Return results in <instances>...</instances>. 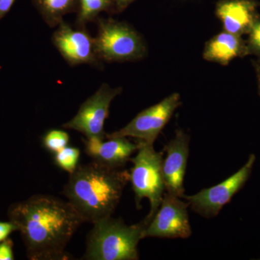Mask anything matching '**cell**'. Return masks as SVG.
<instances>
[{
	"mask_svg": "<svg viewBox=\"0 0 260 260\" xmlns=\"http://www.w3.org/2000/svg\"><path fill=\"white\" fill-rule=\"evenodd\" d=\"M14 259L13 242L8 238L6 240L0 242V260Z\"/></svg>",
	"mask_w": 260,
	"mask_h": 260,
	"instance_id": "20",
	"label": "cell"
},
{
	"mask_svg": "<svg viewBox=\"0 0 260 260\" xmlns=\"http://www.w3.org/2000/svg\"><path fill=\"white\" fill-rule=\"evenodd\" d=\"M181 104L180 94H171L158 104L142 111L124 127L106 135V138H133L153 145Z\"/></svg>",
	"mask_w": 260,
	"mask_h": 260,
	"instance_id": "7",
	"label": "cell"
},
{
	"mask_svg": "<svg viewBox=\"0 0 260 260\" xmlns=\"http://www.w3.org/2000/svg\"><path fill=\"white\" fill-rule=\"evenodd\" d=\"M80 156L79 149L75 147L66 146L55 153L54 162L57 167L71 174L78 167Z\"/></svg>",
	"mask_w": 260,
	"mask_h": 260,
	"instance_id": "17",
	"label": "cell"
},
{
	"mask_svg": "<svg viewBox=\"0 0 260 260\" xmlns=\"http://www.w3.org/2000/svg\"><path fill=\"white\" fill-rule=\"evenodd\" d=\"M246 40L248 55L256 56L260 59V14L256 17L247 34Z\"/></svg>",
	"mask_w": 260,
	"mask_h": 260,
	"instance_id": "19",
	"label": "cell"
},
{
	"mask_svg": "<svg viewBox=\"0 0 260 260\" xmlns=\"http://www.w3.org/2000/svg\"><path fill=\"white\" fill-rule=\"evenodd\" d=\"M138 145L136 155L129 160L133 164L129 172V182L135 193L137 208H140L143 198L150 202V210L144 218L148 225L158 211L165 190L162 172L164 155L157 152L153 145L139 141Z\"/></svg>",
	"mask_w": 260,
	"mask_h": 260,
	"instance_id": "4",
	"label": "cell"
},
{
	"mask_svg": "<svg viewBox=\"0 0 260 260\" xmlns=\"http://www.w3.org/2000/svg\"><path fill=\"white\" fill-rule=\"evenodd\" d=\"M83 142L85 153L93 161L113 169H122L139 147L122 137L85 138Z\"/></svg>",
	"mask_w": 260,
	"mask_h": 260,
	"instance_id": "12",
	"label": "cell"
},
{
	"mask_svg": "<svg viewBox=\"0 0 260 260\" xmlns=\"http://www.w3.org/2000/svg\"><path fill=\"white\" fill-rule=\"evenodd\" d=\"M15 0H0V20L9 13Z\"/></svg>",
	"mask_w": 260,
	"mask_h": 260,
	"instance_id": "22",
	"label": "cell"
},
{
	"mask_svg": "<svg viewBox=\"0 0 260 260\" xmlns=\"http://www.w3.org/2000/svg\"><path fill=\"white\" fill-rule=\"evenodd\" d=\"M53 44L70 66L90 64L99 66L95 39L85 26H75L63 21L53 32Z\"/></svg>",
	"mask_w": 260,
	"mask_h": 260,
	"instance_id": "10",
	"label": "cell"
},
{
	"mask_svg": "<svg viewBox=\"0 0 260 260\" xmlns=\"http://www.w3.org/2000/svg\"><path fill=\"white\" fill-rule=\"evenodd\" d=\"M32 3L50 28L57 27L65 15L78 13L79 9L78 0H32Z\"/></svg>",
	"mask_w": 260,
	"mask_h": 260,
	"instance_id": "15",
	"label": "cell"
},
{
	"mask_svg": "<svg viewBox=\"0 0 260 260\" xmlns=\"http://www.w3.org/2000/svg\"><path fill=\"white\" fill-rule=\"evenodd\" d=\"M189 204L179 197L166 192L158 211L143 232V238L188 239L191 227L188 213Z\"/></svg>",
	"mask_w": 260,
	"mask_h": 260,
	"instance_id": "9",
	"label": "cell"
},
{
	"mask_svg": "<svg viewBox=\"0 0 260 260\" xmlns=\"http://www.w3.org/2000/svg\"><path fill=\"white\" fill-rule=\"evenodd\" d=\"M246 56H248L246 40L225 30L207 42L203 52L205 60L223 66H227L237 58Z\"/></svg>",
	"mask_w": 260,
	"mask_h": 260,
	"instance_id": "14",
	"label": "cell"
},
{
	"mask_svg": "<svg viewBox=\"0 0 260 260\" xmlns=\"http://www.w3.org/2000/svg\"><path fill=\"white\" fill-rule=\"evenodd\" d=\"M129 182V172L99 162L78 165L70 174L63 194L85 222L93 223L112 216L123 191Z\"/></svg>",
	"mask_w": 260,
	"mask_h": 260,
	"instance_id": "2",
	"label": "cell"
},
{
	"mask_svg": "<svg viewBox=\"0 0 260 260\" xmlns=\"http://www.w3.org/2000/svg\"><path fill=\"white\" fill-rule=\"evenodd\" d=\"M18 231L14 223L9 222L0 221V242L6 240L9 238L12 233Z\"/></svg>",
	"mask_w": 260,
	"mask_h": 260,
	"instance_id": "21",
	"label": "cell"
},
{
	"mask_svg": "<svg viewBox=\"0 0 260 260\" xmlns=\"http://www.w3.org/2000/svg\"><path fill=\"white\" fill-rule=\"evenodd\" d=\"M190 136L184 130H176L174 138L165 147L166 158L162 160V172L165 190L182 198L186 166L189 154Z\"/></svg>",
	"mask_w": 260,
	"mask_h": 260,
	"instance_id": "11",
	"label": "cell"
},
{
	"mask_svg": "<svg viewBox=\"0 0 260 260\" xmlns=\"http://www.w3.org/2000/svg\"><path fill=\"white\" fill-rule=\"evenodd\" d=\"M121 92V87L112 88L107 83H103L81 104L76 115L62 124V127L75 130L85 138H106L104 124L109 115L111 104Z\"/></svg>",
	"mask_w": 260,
	"mask_h": 260,
	"instance_id": "8",
	"label": "cell"
},
{
	"mask_svg": "<svg viewBox=\"0 0 260 260\" xmlns=\"http://www.w3.org/2000/svg\"><path fill=\"white\" fill-rule=\"evenodd\" d=\"M23 239L31 260L70 259L67 246L84 219L69 202L47 194H36L13 203L8 211Z\"/></svg>",
	"mask_w": 260,
	"mask_h": 260,
	"instance_id": "1",
	"label": "cell"
},
{
	"mask_svg": "<svg viewBox=\"0 0 260 260\" xmlns=\"http://www.w3.org/2000/svg\"><path fill=\"white\" fill-rule=\"evenodd\" d=\"M252 65L254 67V71L256 78V82H257L258 93L260 97V59L252 61Z\"/></svg>",
	"mask_w": 260,
	"mask_h": 260,
	"instance_id": "24",
	"label": "cell"
},
{
	"mask_svg": "<svg viewBox=\"0 0 260 260\" xmlns=\"http://www.w3.org/2000/svg\"><path fill=\"white\" fill-rule=\"evenodd\" d=\"M86 239L82 259L138 260V244L148 224L144 220L127 225L121 218L112 216L94 222Z\"/></svg>",
	"mask_w": 260,
	"mask_h": 260,
	"instance_id": "3",
	"label": "cell"
},
{
	"mask_svg": "<svg viewBox=\"0 0 260 260\" xmlns=\"http://www.w3.org/2000/svg\"><path fill=\"white\" fill-rule=\"evenodd\" d=\"M256 162V155L250 154L244 166L227 179L217 185L202 189L192 195L184 194L194 213L205 218H215L222 208L230 203L234 195L243 189L249 180Z\"/></svg>",
	"mask_w": 260,
	"mask_h": 260,
	"instance_id": "6",
	"label": "cell"
},
{
	"mask_svg": "<svg viewBox=\"0 0 260 260\" xmlns=\"http://www.w3.org/2000/svg\"><path fill=\"white\" fill-rule=\"evenodd\" d=\"M95 39L101 61L125 62L144 59L148 54L146 44L139 32L129 24L113 18H98Z\"/></svg>",
	"mask_w": 260,
	"mask_h": 260,
	"instance_id": "5",
	"label": "cell"
},
{
	"mask_svg": "<svg viewBox=\"0 0 260 260\" xmlns=\"http://www.w3.org/2000/svg\"><path fill=\"white\" fill-rule=\"evenodd\" d=\"M79 9L77 14L76 25L85 26L96 21L100 13H115L113 0H78Z\"/></svg>",
	"mask_w": 260,
	"mask_h": 260,
	"instance_id": "16",
	"label": "cell"
},
{
	"mask_svg": "<svg viewBox=\"0 0 260 260\" xmlns=\"http://www.w3.org/2000/svg\"><path fill=\"white\" fill-rule=\"evenodd\" d=\"M135 0H113L115 13H122Z\"/></svg>",
	"mask_w": 260,
	"mask_h": 260,
	"instance_id": "23",
	"label": "cell"
},
{
	"mask_svg": "<svg viewBox=\"0 0 260 260\" xmlns=\"http://www.w3.org/2000/svg\"><path fill=\"white\" fill-rule=\"evenodd\" d=\"M70 135L64 130L51 129L43 138V145L51 153L55 154L68 146Z\"/></svg>",
	"mask_w": 260,
	"mask_h": 260,
	"instance_id": "18",
	"label": "cell"
},
{
	"mask_svg": "<svg viewBox=\"0 0 260 260\" xmlns=\"http://www.w3.org/2000/svg\"><path fill=\"white\" fill-rule=\"evenodd\" d=\"M257 0H219L215 15L225 31L243 37L247 35L253 22L259 15Z\"/></svg>",
	"mask_w": 260,
	"mask_h": 260,
	"instance_id": "13",
	"label": "cell"
}]
</instances>
